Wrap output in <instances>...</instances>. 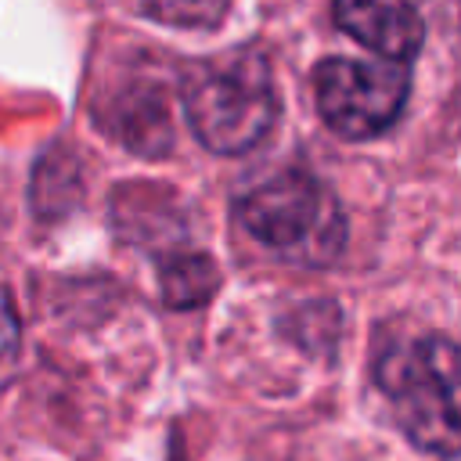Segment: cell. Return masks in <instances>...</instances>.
<instances>
[{
	"label": "cell",
	"mask_w": 461,
	"mask_h": 461,
	"mask_svg": "<svg viewBox=\"0 0 461 461\" xmlns=\"http://www.w3.org/2000/svg\"><path fill=\"white\" fill-rule=\"evenodd\" d=\"M321 119L349 140H364L396 122L407 101V68L400 61L324 58L313 72Z\"/></svg>",
	"instance_id": "cell-4"
},
{
	"label": "cell",
	"mask_w": 461,
	"mask_h": 461,
	"mask_svg": "<svg viewBox=\"0 0 461 461\" xmlns=\"http://www.w3.org/2000/svg\"><path fill=\"white\" fill-rule=\"evenodd\" d=\"M184 115L194 137L216 155L256 148L281 115L267 61L259 54H234L205 65L184 86Z\"/></svg>",
	"instance_id": "cell-3"
},
{
	"label": "cell",
	"mask_w": 461,
	"mask_h": 461,
	"mask_svg": "<svg viewBox=\"0 0 461 461\" xmlns=\"http://www.w3.org/2000/svg\"><path fill=\"white\" fill-rule=\"evenodd\" d=\"M18 317H14V306H11V295L0 288V367H7L18 353Z\"/></svg>",
	"instance_id": "cell-8"
},
{
	"label": "cell",
	"mask_w": 461,
	"mask_h": 461,
	"mask_svg": "<svg viewBox=\"0 0 461 461\" xmlns=\"http://www.w3.org/2000/svg\"><path fill=\"white\" fill-rule=\"evenodd\" d=\"M335 25L385 61L414 58L425 40L414 0H335Z\"/></svg>",
	"instance_id": "cell-5"
},
{
	"label": "cell",
	"mask_w": 461,
	"mask_h": 461,
	"mask_svg": "<svg viewBox=\"0 0 461 461\" xmlns=\"http://www.w3.org/2000/svg\"><path fill=\"white\" fill-rule=\"evenodd\" d=\"M140 7L162 22V25H176V29H212L223 22L230 0H140Z\"/></svg>",
	"instance_id": "cell-7"
},
{
	"label": "cell",
	"mask_w": 461,
	"mask_h": 461,
	"mask_svg": "<svg viewBox=\"0 0 461 461\" xmlns=\"http://www.w3.org/2000/svg\"><path fill=\"white\" fill-rule=\"evenodd\" d=\"M158 288H162V299L166 306L173 310H191L198 303H205L216 288H220V270L209 256L202 252H184V256H173L162 263V274H158Z\"/></svg>",
	"instance_id": "cell-6"
},
{
	"label": "cell",
	"mask_w": 461,
	"mask_h": 461,
	"mask_svg": "<svg viewBox=\"0 0 461 461\" xmlns=\"http://www.w3.org/2000/svg\"><path fill=\"white\" fill-rule=\"evenodd\" d=\"M375 382L393 400L400 429L421 450L457 454V346L447 335L396 339L375 360Z\"/></svg>",
	"instance_id": "cell-1"
},
{
	"label": "cell",
	"mask_w": 461,
	"mask_h": 461,
	"mask_svg": "<svg viewBox=\"0 0 461 461\" xmlns=\"http://www.w3.org/2000/svg\"><path fill=\"white\" fill-rule=\"evenodd\" d=\"M241 227L270 252L321 267L331 263L346 245V216L339 198L310 173L285 169L234 198Z\"/></svg>",
	"instance_id": "cell-2"
}]
</instances>
